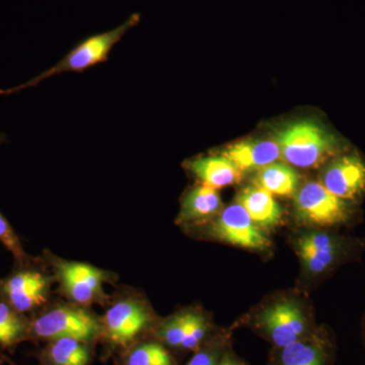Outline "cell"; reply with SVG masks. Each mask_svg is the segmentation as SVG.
<instances>
[{"instance_id": "cell-1", "label": "cell", "mask_w": 365, "mask_h": 365, "mask_svg": "<svg viewBox=\"0 0 365 365\" xmlns=\"http://www.w3.org/2000/svg\"><path fill=\"white\" fill-rule=\"evenodd\" d=\"M139 20H140V16L138 14H132L128 20L125 21L122 25L113 29L109 32L98 34V35L86 38L54 66L50 67L47 71L42 72L39 76L26 81L23 85L0 91V95H11L16 91L39 85L46 79L58 76L60 73L85 71L86 69L91 68V66L106 61L114 46L121 41L125 34L139 23Z\"/></svg>"}, {"instance_id": "cell-2", "label": "cell", "mask_w": 365, "mask_h": 365, "mask_svg": "<svg viewBox=\"0 0 365 365\" xmlns=\"http://www.w3.org/2000/svg\"><path fill=\"white\" fill-rule=\"evenodd\" d=\"M281 155L299 168L318 167L337 148L335 137L324 127L309 120H300L276 133Z\"/></svg>"}, {"instance_id": "cell-3", "label": "cell", "mask_w": 365, "mask_h": 365, "mask_svg": "<svg viewBox=\"0 0 365 365\" xmlns=\"http://www.w3.org/2000/svg\"><path fill=\"white\" fill-rule=\"evenodd\" d=\"M101 331L100 322L86 309L63 306L49 309L33 319L29 337L48 341L73 338L88 343L97 338Z\"/></svg>"}, {"instance_id": "cell-4", "label": "cell", "mask_w": 365, "mask_h": 365, "mask_svg": "<svg viewBox=\"0 0 365 365\" xmlns=\"http://www.w3.org/2000/svg\"><path fill=\"white\" fill-rule=\"evenodd\" d=\"M295 211L300 222L318 227L344 225L352 217L348 201L334 195L322 182L304 185L295 196Z\"/></svg>"}, {"instance_id": "cell-5", "label": "cell", "mask_w": 365, "mask_h": 365, "mask_svg": "<svg viewBox=\"0 0 365 365\" xmlns=\"http://www.w3.org/2000/svg\"><path fill=\"white\" fill-rule=\"evenodd\" d=\"M28 263L29 260L18 263L19 267L6 279L0 281L2 300L21 314L42 306L49 294V278Z\"/></svg>"}, {"instance_id": "cell-6", "label": "cell", "mask_w": 365, "mask_h": 365, "mask_svg": "<svg viewBox=\"0 0 365 365\" xmlns=\"http://www.w3.org/2000/svg\"><path fill=\"white\" fill-rule=\"evenodd\" d=\"M258 326L265 337L277 348L311 336L304 312L292 300H280L268 307L259 317Z\"/></svg>"}, {"instance_id": "cell-7", "label": "cell", "mask_w": 365, "mask_h": 365, "mask_svg": "<svg viewBox=\"0 0 365 365\" xmlns=\"http://www.w3.org/2000/svg\"><path fill=\"white\" fill-rule=\"evenodd\" d=\"M213 235L220 241L250 250H266L270 240L250 217L242 205L232 204L213 223Z\"/></svg>"}, {"instance_id": "cell-8", "label": "cell", "mask_w": 365, "mask_h": 365, "mask_svg": "<svg viewBox=\"0 0 365 365\" xmlns=\"http://www.w3.org/2000/svg\"><path fill=\"white\" fill-rule=\"evenodd\" d=\"M322 184L343 200H355L365 193V163L355 155L336 158L324 170Z\"/></svg>"}, {"instance_id": "cell-9", "label": "cell", "mask_w": 365, "mask_h": 365, "mask_svg": "<svg viewBox=\"0 0 365 365\" xmlns=\"http://www.w3.org/2000/svg\"><path fill=\"white\" fill-rule=\"evenodd\" d=\"M297 250L304 268L314 275H321L342 258L346 242L328 232H312L297 240Z\"/></svg>"}, {"instance_id": "cell-10", "label": "cell", "mask_w": 365, "mask_h": 365, "mask_svg": "<svg viewBox=\"0 0 365 365\" xmlns=\"http://www.w3.org/2000/svg\"><path fill=\"white\" fill-rule=\"evenodd\" d=\"M150 322V314L140 302L120 300L105 316V332L113 344L126 345L135 339Z\"/></svg>"}, {"instance_id": "cell-11", "label": "cell", "mask_w": 365, "mask_h": 365, "mask_svg": "<svg viewBox=\"0 0 365 365\" xmlns=\"http://www.w3.org/2000/svg\"><path fill=\"white\" fill-rule=\"evenodd\" d=\"M59 277L66 294L81 306L93 304L103 295L105 273L88 264L78 262L62 264Z\"/></svg>"}, {"instance_id": "cell-12", "label": "cell", "mask_w": 365, "mask_h": 365, "mask_svg": "<svg viewBox=\"0 0 365 365\" xmlns=\"http://www.w3.org/2000/svg\"><path fill=\"white\" fill-rule=\"evenodd\" d=\"M242 173L261 170L280 158L276 141L247 140L230 146L222 153Z\"/></svg>"}, {"instance_id": "cell-13", "label": "cell", "mask_w": 365, "mask_h": 365, "mask_svg": "<svg viewBox=\"0 0 365 365\" xmlns=\"http://www.w3.org/2000/svg\"><path fill=\"white\" fill-rule=\"evenodd\" d=\"M237 203L246 209L258 227H275L282 218V209L272 194L257 185L242 189L237 196Z\"/></svg>"}, {"instance_id": "cell-14", "label": "cell", "mask_w": 365, "mask_h": 365, "mask_svg": "<svg viewBox=\"0 0 365 365\" xmlns=\"http://www.w3.org/2000/svg\"><path fill=\"white\" fill-rule=\"evenodd\" d=\"M189 170L202 184L215 189L237 184L242 177L241 170L223 155L196 158L189 163Z\"/></svg>"}, {"instance_id": "cell-15", "label": "cell", "mask_w": 365, "mask_h": 365, "mask_svg": "<svg viewBox=\"0 0 365 365\" xmlns=\"http://www.w3.org/2000/svg\"><path fill=\"white\" fill-rule=\"evenodd\" d=\"M222 207V198L217 189L201 184L190 190L182 201L178 222H194L208 220Z\"/></svg>"}, {"instance_id": "cell-16", "label": "cell", "mask_w": 365, "mask_h": 365, "mask_svg": "<svg viewBox=\"0 0 365 365\" xmlns=\"http://www.w3.org/2000/svg\"><path fill=\"white\" fill-rule=\"evenodd\" d=\"M279 349L278 365H327L328 360L325 341L316 335Z\"/></svg>"}, {"instance_id": "cell-17", "label": "cell", "mask_w": 365, "mask_h": 365, "mask_svg": "<svg viewBox=\"0 0 365 365\" xmlns=\"http://www.w3.org/2000/svg\"><path fill=\"white\" fill-rule=\"evenodd\" d=\"M299 174L290 165L273 163L259 170L256 185L274 195L292 196L297 193Z\"/></svg>"}, {"instance_id": "cell-18", "label": "cell", "mask_w": 365, "mask_h": 365, "mask_svg": "<svg viewBox=\"0 0 365 365\" xmlns=\"http://www.w3.org/2000/svg\"><path fill=\"white\" fill-rule=\"evenodd\" d=\"M47 365H88L91 352L83 341L73 338H61L50 341L42 354Z\"/></svg>"}, {"instance_id": "cell-19", "label": "cell", "mask_w": 365, "mask_h": 365, "mask_svg": "<svg viewBox=\"0 0 365 365\" xmlns=\"http://www.w3.org/2000/svg\"><path fill=\"white\" fill-rule=\"evenodd\" d=\"M31 321L6 302H0V348L9 349L29 337Z\"/></svg>"}, {"instance_id": "cell-20", "label": "cell", "mask_w": 365, "mask_h": 365, "mask_svg": "<svg viewBox=\"0 0 365 365\" xmlns=\"http://www.w3.org/2000/svg\"><path fill=\"white\" fill-rule=\"evenodd\" d=\"M194 312H185L170 317L158 329L160 339L170 347L182 348L194 318Z\"/></svg>"}, {"instance_id": "cell-21", "label": "cell", "mask_w": 365, "mask_h": 365, "mask_svg": "<svg viewBox=\"0 0 365 365\" xmlns=\"http://www.w3.org/2000/svg\"><path fill=\"white\" fill-rule=\"evenodd\" d=\"M127 365H174L170 353L157 343L139 345L130 353Z\"/></svg>"}, {"instance_id": "cell-22", "label": "cell", "mask_w": 365, "mask_h": 365, "mask_svg": "<svg viewBox=\"0 0 365 365\" xmlns=\"http://www.w3.org/2000/svg\"><path fill=\"white\" fill-rule=\"evenodd\" d=\"M0 242L11 254L14 255L16 263L28 260V256L21 247L20 239L14 228L7 222L6 217L0 213Z\"/></svg>"}, {"instance_id": "cell-23", "label": "cell", "mask_w": 365, "mask_h": 365, "mask_svg": "<svg viewBox=\"0 0 365 365\" xmlns=\"http://www.w3.org/2000/svg\"><path fill=\"white\" fill-rule=\"evenodd\" d=\"M208 323L202 314H194L193 321L190 327L188 335L182 345V349L194 350L200 347L208 334Z\"/></svg>"}, {"instance_id": "cell-24", "label": "cell", "mask_w": 365, "mask_h": 365, "mask_svg": "<svg viewBox=\"0 0 365 365\" xmlns=\"http://www.w3.org/2000/svg\"><path fill=\"white\" fill-rule=\"evenodd\" d=\"M223 353L222 342L217 341L197 352L186 365H218Z\"/></svg>"}, {"instance_id": "cell-25", "label": "cell", "mask_w": 365, "mask_h": 365, "mask_svg": "<svg viewBox=\"0 0 365 365\" xmlns=\"http://www.w3.org/2000/svg\"><path fill=\"white\" fill-rule=\"evenodd\" d=\"M218 365H246L241 360L237 359L234 354L230 352L225 351L223 353L222 359H220Z\"/></svg>"}, {"instance_id": "cell-26", "label": "cell", "mask_w": 365, "mask_h": 365, "mask_svg": "<svg viewBox=\"0 0 365 365\" xmlns=\"http://www.w3.org/2000/svg\"><path fill=\"white\" fill-rule=\"evenodd\" d=\"M6 141V135L4 133H0V144L4 143Z\"/></svg>"}, {"instance_id": "cell-27", "label": "cell", "mask_w": 365, "mask_h": 365, "mask_svg": "<svg viewBox=\"0 0 365 365\" xmlns=\"http://www.w3.org/2000/svg\"><path fill=\"white\" fill-rule=\"evenodd\" d=\"M0 359H4V355L1 354V353H0Z\"/></svg>"}, {"instance_id": "cell-28", "label": "cell", "mask_w": 365, "mask_h": 365, "mask_svg": "<svg viewBox=\"0 0 365 365\" xmlns=\"http://www.w3.org/2000/svg\"><path fill=\"white\" fill-rule=\"evenodd\" d=\"M2 360L4 359H0V365H2Z\"/></svg>"}]
</instances>
